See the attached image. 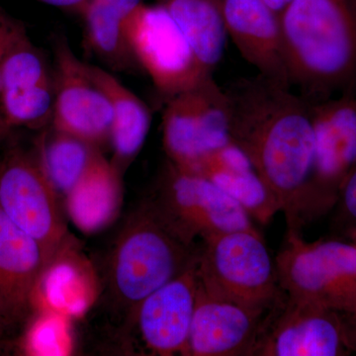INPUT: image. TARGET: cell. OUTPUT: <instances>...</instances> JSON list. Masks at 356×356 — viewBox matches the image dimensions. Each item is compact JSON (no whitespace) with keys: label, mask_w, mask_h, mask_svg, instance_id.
Wrapping results in <instances>:
<instances>
[{"label":"cell","mask_w":356,"mask_h":356,"mask_svg":"<svg viewBox=\"0 0 356 356\" xmlns=\"http://www.w3.org/2000/svg\"><path fill=\"white\" fill-rule=\"evenodd\" d=\"M231 140L247 154L288 229L324 214L315 187L316 140L311 102L266 77L226 89Z\"/></svg>","instance_id":"obj_1"},{"label":"cell","mask_w":356,"mask_h":356,"mask_svg":"<svg viewBox=\"0 0 356 356\" xmlns=\"http://www.w3.org/2000/svg\"><path fill=\"white\" fill-rule=\"evenodd\" d=\"M198 250L175 235L147 201L128 218L107 257L97 298L118 339H130L140 304L193 266Z\"/></svg>","instance_id":"obj_2"},{"label":"cell","mask_w":356,"mask_h":356,"mask_svg":"<svg viewBox=\"0 0 356 356\" xmlns=\"http://www.w3.org/2000/svg\"><path fill=\"white\" fill-rule=\"evenodd\" d=\"M280 18L291 88L310 102L356 95V0H292Z\"/></svg>","instance_id":"obj_3"},{"label":"cell","mask_w":356,"mask_h":356,"mask_svg":"<svg viewBox=\"0 0 356 356\" xmlns=\"http://www.w3.org/2000/svg\"><path fill=\"white\" fill-rule=\"evenodd\" d=\"M197 280L208 292L252 308H273L285 297L275 264L257 229L228 232L203 240Z\"/></svg>","instance_id":"obj_4"},{"label":"cell","mask_w":356,"mask_h":356,"mask_svg":"<svg viewBox=\"0 0 356 356\" xmlns=\"http://www.w3.org/2000/svg\"><path fill=\"white\" fill-rule=\"evenodd\" d=\"M275 267L288 298L343 315L356 310L355 243L343 238L309 243L299 231L288 229Z\"/></svg>","instance_id":"obj_5"},{"label":"cell","mask_w":356,"mask_h":356,"mask_svg":"<svg viewBox=\"0 0 356 356\" xmlns=\"http://www.w3.org/2000/svg\"><path fill=\"white\" fill-rule=\"evenodd\" d=\"M156 214L184 242L242 229H257L247 209L207 178L168 161L153 196Z\"/></svg>","instance_id":"obj_6"},{"label":"cell","mask_w":356,"mask_h":356,"mask_svg":"<svg viewBox=\"0 0 356 356\" xmlns=\"http://www.w3.org/2000/svg\"><path fill=\"white\" fill-rule=\"evenodd\" d=\"M58 197L35 149H7L0 159V209L42 245L49 262L70 238Z\"/></svg>","instance_id":"obj_7"},{"label":"cell","mask_w":356,"mask_h":356,"mask_svg":"<svg viewBox=\"0 0 356 356\" xmlns=\"http://www.w3.org/2000/svg\"><path fill=\"white\" fill-rule=\"evenodd\" d=\"M125 36L134 60L149 74L159 92L168 97L212 74L203 69L163 3L140 4L126 20Z\"/></svg>","instance_id":"obj_8"},{"label":"cell","mask_w":356,"mask_h":356,"mask_svg":"<svg viewBox=\"0 0 356 356\" xmlns=\"http://www.w3.org/2000/svg\"><path fill=\"white\" fill-rule=\"evenodd\" d=\"M163 134L170 163L186 170L231 142L228 95L212 74L170 98L163 113Z\"/></svg>","instance_id":"obj_9"},{"label":"cell","mask_w":356,"mask_h":356,"mask_svg":"<svg viewBox=\"0 0 356 356\" xmlns=\"http://www.w3.org/2000/svg\"><path fill=\"white\" fill-rule=\"evenodd\" d=\"M53 50L55 102L51 126L98 147L107 144L112 125L108 96L96 83L90 65L76 57L65 37L54 39Z\"/></svg>","instance_id":"obj_10"},{"label":"cell","mask_w":356,"mask_h":356,"mask_svg":"<svg viewBox=\"0 0 356 356\" xmlns=\"http://www.w3.org/2000/svg\"><path fill=\"white\" fill-rule=\"evenodd\" d=\"M343 314L284 298L274 310L254 356L353 355Z\"/></svg>","instance_id":"obj_11"},{"label":"cell","mask_w":356,"mask_h":356,"mask_svg":"<svg viewBox=\"0 0 356 356\" xmlns=\"http://www.w3.org/2000/svg\"><path fill=\"white\" fill-rule=\"evenodd\" d=\"M277 305L270 309L242 305L208 292L198 282L185 355L254 356Z\"/></svg>","instance_id":"obj_12"},{"label":"cell","mask_w":356,"mask_h":356,"mask_svg":"<svg viewBox=\"0 0 356 356\" xmlns=\"http://www.w3.org/2000/svg\"><path fill=\"white\" fill-rule=\"evenodd\" d=\"M48 264L42 245L0 209V321L20 339L38 311L37 293Z\"/></svg>","instance_id":"obj_13"},{"label":"cell","mask_w":356,"mask_h":356,"mask_svg":"<svg viewBox=\"0 0 356 356\" xmlns=\"http://www.w3.org/2000/svg\"><path fill=\"white\" fill-rule=\"evenodd\" d=\"M316 140L315 187L324 213L336 205L356 165V95L311 102Z\"/></svg>","instance_id":"obj_14"},{"label":"cell","mask_w":356,"mask_h":356,"mask_svg":"<svg viewBox=\"0 0 356 356\" xmlns=\"http://www.w3.org/2000/svg\"><path fill=\"white\" fill-rule=\"evenodd\" d=\"M197 285L196 261L144 300L136 315L131 337L137 332L149 355H186Z\"/></svg>","instance_id":"obj_15"},{"label":"cell","mask_w":356,"mask_h":356,"mask_svg":"<svg viewBox=\"0 0 356 356\" xmlns=\"http://www.w3.org/2000/svg\"><path fill=\"white\" fill-rule=\"evenodd\" d=\"M222 9L227 33L243 58L261 76L290 86L280 15L264 0H222Z\"/></svg>","instance_id":"obj_16"},{"label":"cell","mask_w":356,"mask_h":356,"mask_svg":"<svg viewBox=\"0 0 356 356\" xmlns=\"http://www.w3.org/2000/svg\"><path fill=\"white\" fill-rule=\"evenodd\" d=\"M99 280L95 268L70 240L49 262L40 280L37 303L67 317H81L95 306Z\"/></svg>","instance_id":"obj_17"},{"label":"cell","mask_w":356,"mask_h":356,"mask_svg":"<svg viewBox=\"0 0 356 356\" xmlns=\"http://www.w3.org/2000/svg\"><path fill=\"white\" fill-rule=\"evenodd\" d=\"M188 172L218 185L259 222H268L280 211L247 154L233 140L206 154Z\"/></svg>","instance_id":"obj_18"},{"label":"cell","mask_w":356,"mask_h":356,"mask_svg":"<svg viewBox=\"0 0 356 356\" xmlns=\"http://www.w3.org/2000/svg\"><path fill=\"white\" fill-rule=\"evenodd\" d=\"M96 83L108 96L112 108L109 144L111 163L123 173L140 153L151 128V112L142 100L107 70L90 65Z\"/></svg>","instance_id":"obj_19"},{"label":"cell","mask_w":356,"mask_h":356,"mask_svg":"<svg viewBox=\"0 0 356 356\" xmlns=\"http://www.w3.org/2000/svg\"><path fill=\"white\" fill-rule=\"evenodd\" d=\"M121 175L102 154L65 196L70 220L81 231L97 233L118 215L122 200Z\"/></svg>","instance_id":"obj_20"},{"label":"cell","mask_w":356,"mask_h":356,"mask_svg":"<svg viewBox=\"0 0 356 356\" xmlns=\"http://www.w3.org/2000/svg\"><path fill=\"white\" fill-rule=\"evenodd\" d=\"M194 55L206 72L219 64L226 46L222 0H163Z\"/></svg>","instance_id":"obj_21"},{"label":"cell","mask_w":356,"mask_h":356,"mask_svg":"<svg viewBox=\"0 0 356 356\" xmlns=\"http://www.w3.org/2000/svg\"><path fill=\"white\" fill-rule=\"evenodd\" d=\"M35 152L54 188L64 197L102 154L95 145L51 125L43 129Z\"/></svg>","instance_id":"obj_22"},{"label":"cell","mask_w":356,"mask_h":356,"mask_svg":"<svg viewBox=\"0 0 356 356\" xmlns=\"http://www.w3.org/2000/svg\"><path fill=\"white\" fill-rule=\"evenodd\" d=\"M142 3V0H88L81 13L89 48L115 69H126L134 60L125 23Z\"/></svg>","instance_id":"obj_23"},{"label":"cell","mask_w":356,"mask_h":356,"mask_svg":"<svg viewBox=\"0 0 356 356\" xmlns=\"http://www.w3.org/2000/svg\"><path fill=\"white\" fill-rule=\"evenodd\" d=\"M54 81L42 51L33 44L22 22L16 28L0 62V92L33 88Z\"/></svg>","instance_id":"obj_24"},{"label":"cell","mask_w":356,"mask_h":356,"mask_svg":"<svg viewBox=\"0 0 356 356\" xmlns=\"http://www.w3.org/2000/svg\"><path fill=\"white\" fill-rule=\"evenodd\" d=\"M54 81L29 88L0 92V120L6 130L29 128L43 130L53 119Z\"/></svg>","instance_id":"obj_25"},{"label":"cell","mask_w":356,"mask_h":356,"mask_svg":"<svg viewBox=\"0 0 356 356\" xmlns=\"http://www.w3.org/2000/svg\"><path fill=\"white\" fill-rule=\"evenodd\" d=\"M21 341L28 355H69L72 350L69 317L50 309L39 308Z\"/></svg>","instance_id":"obj_26"},{"label":"cell","mask_w":356,"mask_h":356,"mask_svg":"<svg viewBox=\"0 0 356 356\" xmlns=\"http://www.w3.org/2000/svg\"><path fill=\"white\" fill-rule=\"evenodd\" d=\"M334 211V226L343 236L356 231V165L344 179Z\"/></svg>","instance_id":"obj_27"},{"label":"cell","mask_w":356,"mask_h":356,"mask_svg":"<svg viewBox=\"0 0 356 356\" xmlns=\"http://www.w3.org/2000/svg\"><path fill=\"white\" fill-rule=\"evenodd\" d=\"M19 24V20L9 15L2 7H0V55L6 51L7 44Z\"/></svg>","instance_id":"obj_28"},{"label":"cell","mask_w":356,"mask_h":356,"mask_svg":"<svg viewBox=\"0 0 356 356\" xmlns=\"http://www.w3.org/2000/svg\"><path fill=\"white\" fill-rule=\"evenodd\" d=\"M37 1L81 15L88 0H37Z\"/></svg>","instance_id":"obj_29"},{"label":"cell","mask_w":356,"mask_h":356,"mask_svg":"<svg viewBox=\"0 0 356 356\" xmlns=\"http://www.w3.org/2000/svg\"><path fill=\"white\" fill-rule=\"evenodd\" d=\"M19 341V337L0 321V355L9 353Z\"/></svg>","instance_id":"obj_30"},{"label":"cell","mask_w":356,"mask_h":356,"mask_svg":"<svg viewBox=\"0 0 356 356\" xmlns=\"http://www.w3.org/2000/svg\"><path fill=\"white\" fill-rule=\"evenodd\" d=\"M346 331L353 353H356V310L353 313L344 315Z\"/></svg>","instance_id":"obj_31"},{"label":"cell","mask_w":356,"mask_h":356,"mask_svg":"<svg viewBox=\"0 0 356 356\" xmlns=\"http://www.w3.org/2000/svg\"><path fill=\"white\" fill-rule=\"evenodd\" d=\"M264 1L274 13L280 16L282 11L291 3L292 0H264Z\"/></svg>","instance_id":"obj_32"},{"label":"cell","mask_w":356,"mask_h":356,"mask_svg":"<svg viewBox=\"0 0 356 356\" xmlns=\"http://www.w3.org/2000/svg\"><path fill=\"white\" fill-rule=\"evenodd\" d=\"M343 238H346V240H350L351 242L356 243V231L350 232L348 235L344 236Z\"/></svg>","instance_id":"obj_33"}]
</instances>
